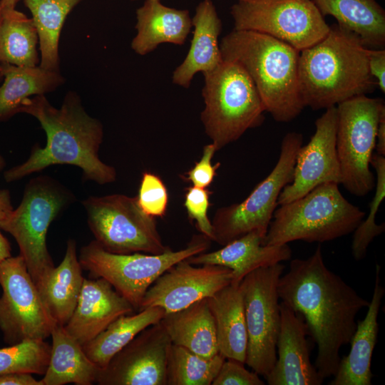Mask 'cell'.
<instances>
[{
  "instance_id": "obj_1",
  "label": "cell",
  "mask_w": 385,
  "mask_h": 385,
  "mask_svg": "<svg viewBox=\"0 0 385 385\" xmlns=\"http://www.w3.org/2000/svg\"><path fill=\"white\" fill-rule=\"evenodd\" d=\"M281 302L300 314L309 335L317 345L314 363L324 380L336 373L340 349L349 344L356 327V318L369 302L325 265L322 247L307 259H294L279 277Z\"/></svg>"
},
{
  "instance_id": "obj_2",
  "label": "cell",
  "mask_w": 385,
  "mask_h": 385,
  "mask_svg": "<svg viewBox=\"0 0 385 385\" xmlns=\"http://www.w3.org/2000/svg\"><path fill=\"white\" fill-rule=\"evenodd\" d=\"M19 113L38 120L46 133V144L43 148L34 146L25 162L4 171L6 183L16 182L54 165L78 167L84 180L99 185L116 180L115 169L98 156L103 125L87 113L76 93H67L60 108L53 106L45 95L29 98L21 104Z\"/></svg>"
},
{
  "instance_id": "obj_3",
  "label": "cell",
  "mask_w": 385,
  "mask_h": 385,
  "mask_svg": "<svg viewBox=\"0 0 385 385\" xmlns=\"http://www.w3.org/2000/svg\"><path fill=\"white\" fill-rule=\"evenodd\" d=\"M369 48L338 24L326 36L300 51L299 79L304 106L327 109L372 92L376 83L368 65Z\"/></svg>"
},
{
  "instance_id": "obj_4",
  "label": "cell",
  "mask_w": 385,
  "mask_h": 385,
  "mask_svg": "<svg viewBox=\"0 0 385 385\" xmlns=\"http://www.w3.org/2000/svg\"><path fill=\"white\" fill-rule=\"evenodd\" d=\"M220 48L222 60L245 69L274 120L287 123L302 113L299 51L267 34L235 29L222 38Z\"/></svg>"
},
{
  "instance_id": "obj_5",
  "label": "cell",
  "mask_w": 385,
  "mask_h": 385,
  "mask_svg": "<svg viewBox=\"0 0 385 385\" xmlns=\"http://www.w3.org/2000/svg\"><path fill=\"white\" fill-rule=\"evenodd\" d=\"M337 183H322L304 196L276 208L262 244L302 240L324 242L353 232L365 212L349 202Z\"/></svg>"
},
{
  "instance_id": "obj_6",
  "label": "cell",
  "mask_w": 385,
  "mask_h": 385,
  "mask_svg": "<svg viewBox=\"0 0 385 385\" xmlns=\"http://www.w3.org/2000/svg\"><path fill=\"white\" fill-rule=\"evenodd\" d=\"M76 200L57 180L48 175L34 177L25 186L19 206L1 224V230L15 239L41 296L55 268L46 245L48 227Z\"/></svg>"
},
{
  "instance_id": "obj_7",
  "label": "cell",
  "mask_w": 385,
  "mask_h": 385,
  "mask_svg": "<svg viewBox=\"0 0 385 385\" xmlns=\"http://www.w3.org/2000/svg\"><path fill=\"white\" fill-rule=\"evenodd\" d=\"M202 75L205 107L200 119L217 151L262 125L265 110L252 81L238 63L222 60Z\"/></svg>"
},
{
  "instance_id": "obj_8",
  "label": "cell",
  "mask_w": 385,
  "mask_h": 385,
  "mask_svg": "<svg viewBox=\"0 0 385 385\" xmlns=\"http://www.w3.org/2000/svg\"><path fill=\"white\" fill-rule=\"evenodd\" d=\"M210 242L202 234L194 235L183 249L153 255L112 253L93 240L81 248L78 260L82 269L108 281L138 312L145 294L158 277L181 260L205 252Z\"/></svg>"
},
{
  "instance_id": "obj_9",
  "label": "cell",
  "mask_w": 385,
  "mask_h": 385,
  "mask_svg": "<svg viewBox=\"0 0 385 385\" xmlns=\"http://www.w3.org/2000/svg\"><path fill=\"white\" fill-rule=\"evenodd\" d=\"M336 148L341 183L351 195L362 197L375 187L370 162L378 123L385 113L383 99L360 95L339 103Z\"/></svg>"
},
{
  "instance_id": "obj_10",
  "label": "cell",
  "mask_w": 385,
  "mask_h": 385,
  "mask_svg": "<svg viewBox=\"0 0 385 385\" xmlns=\"http://www.w3.org/2000/svg\"><path fill=\"white\" fill-rule=\"evenodd\" d=\"M303 135L287 133L281 143L278 160L270 173L241 202L218 208L211 221L213 240L220 245L252 231L266 235L283 188L293 178L295 159Z\"/></svg>"
},
{
  "instance_id": "obj_11",
  "label": "cell",
  "mask_w": 385,
  "mask_h": 385,
  "mask_svg": "<svg viewBox=\"0 0 385 385\" xmlns=\"http://www.w3.org/2000/svg\"><path fill=\"white\" fill-rule=\"evenodd\" d=\"M82 205L94 240L104 250L116 254L158 255L170 249L163 242L155 218L142 210L136 197L89 196Z\"/></svg>"
},
{
  "instance_id": "obj_12",
  "label": "cell",
  "mask_w": 385,
  "mask_h": 385,
  "mask_svg": "<svg viewBox=\"0 0 385 385\" xmlns=\"http://www.w3.org/2000/svg\"><path fill=\"white\" fill-rule=\"evenodd\" d=\"M284 266L277 263L259 267L240 283L247 333L245 364L265 377L277 359L280 329V302L277 292Z\"/></svg>"
},
{
  "instance_id": "obj_13",
  "label": "cell",
  "mask_w": 385,
  "mask_h": 385,
  "mask_svg": "<svg viewBox=\"0 0 385 385\" xmlns=\"http://www.w3.org/2000/svg\"><path fill=\"white\" fill-rule=\"evenodd\" d=\"M234 29L271 36L301 51L329 30L312 0H248L232 5Z\"/></svg>"
},
{
  "instance_id": "obj_14",
  "label": "cell",
  "mask_w": 385,
  "mask_h": 385,
  "mask_svg": "<svg viewBox=\"0 0 385 385\" xmlns=\"http://www.w3.org/2000/svg\"><path fill=\"white\" fill-rule=\"evenodd\" d=\"M0 331L9 346L51 337L56 322L23 257L0 261Z\"/></svg>"
},
{
  "instance_id": "obj_15",
  "label": "cell",
  "mask_w": 385,
  "mask_h": 385,
  "mask_svg": "<svg viewBox=\"0 0 385 385\" xmlns=\"http://www.w3.org/2000/svg\"><path fill=\"white\" fill-rule=\"evenodd\" d=\"M171 344L160 322L146 327L100 369L96 384L167 385V361Z\"/></svg>"
},
{
  "instance_id": "obj_16",
  "label": "cell",
  "mask_w": 385,
  "mask_h": 385,
  "mask_svg": "<svg viewBox=\"0 0 385 385\" xmlns=\"http://www.w3.org/2000/svg\"><path fill=\"white\" fill-rule=\"evenodd\" d=\"M232 280V272L226 267L195 266L185 259L158 277L145 294L139 310L158 307L165 313L176 312L212 296Z\"/></svg>"
},
{
  "instance_id": "obj_17",
  "label": "cell",
  "mask_w": 385,
  "mask_h": 385,
  "mask_svg": "<svg viewBox=\"0 0 385 385\" xmlns=\"http://www.w3.org/2000/svg\"><path fill=\"white\" fill-rule=\"evenodd\" d=\"M325 110L315 121V132L309 142L298 150L292 180L282 190L278 205L300 198L322 183H341L336 148L337 107Z\"/></svg>"
},
{
  "instance_id": "obj_18",
  "label": "cell",
  "mask_w": 385,
  "mask_h": 385,
  "mask_svg": "<svg viewBox=\"0 0 385 385\" xmlns=\"http://www.w3.org/2000/svg\"><path fill=\"white\" fill-rule=\"evenodd\" d=\"M277 359L265 377L269 385H321L324 379L310 361L307 326L302 316L280 302Z\"/></svg>"
},
{
  "instance_id": "obj_19",
  "label": "cell",
  "mask_w": 385,
  "mask_h": 385,
  "mask_svg": "<svg viewBox=\"0 0 385 385\" xmlns=\"http://www.w3.org/2000/svg\"><path fill=\"white\" fill-rule=\"evenodd\" d=\"M134 311L132 304L103 278H84L76 307L63 327L83 346L118 317Z\"/></svg>"
},
{
  "instance_id": "obj_20",
  "label": "cell",
  "mask_w": 385,
  "mask_h": 385,
  "mask_svg": "<svg viewBox=\"0 0 385 385\" xmlns=\"http://www.w3.org/2000/svg\"><path fill=\"white\" fill-rule=\"evenodd\" d=\"M265 235L258 231L250 232L223 245L217 250L201 252L191 256L187 261L195 265H215L226 267L232 272V284H240L253 270L270 266L292 257V250L287 245H265Z\"/></svg>"
},
{
  "instance_id": "obj_21",
  "label": "cell",
  "mask_w": 385,
  "mask_h": 385,
  "mask_svg": "<svg viewBox=\"0 0 385 385\" xmlns=\"http://www.w3.org/2000/svg\"><path fill=\"white\" fill-rule=\"evenodd\" d=\"M380 270L376 264L374 287L366 314L363 320L356 321L349 353L341 358L329 385H371V358L377 342L379 312L385 293L380 282Z\"/></svg>"
},
{
  "instance_id": "obj_22",
  "label": "cell",
  "mask_w": 385,
  "mask_h": 385,
  "mask_svg": "<svg viewBox=\"0 0 385 385\" xmlns=\"http://www.w3.org/2000/svg\"><path fill=\"white\" fill-rule=\"evenodd\" d=\"M193 36L183 61L173 73V83L188 88L195 75L209 72L222 61L218 41L222 21L212 0H203L192 19Z\"/></svg>"
},
{
  "instance_id": "obj_23",
  "label": "cell",
  "mask_w": 385,
  "mask_h": 385,
  "mask_svg": "<svg viewBox=\"0 0 385 385\" xmlns=\"http://www.w3.org/2000/svg\"><path fill=\"white\" fill-rule=\"evenodd\" d=\"M136 20L131 48L140 56L162 43L184 44L192 27L188 10L167 6L161 0H145L136 10Z\"/></svg>"
},
{
  "instance_id": "obj_24",
  "label": "cell",
  "mask_w": 385,
  "mask_h": 385,
  "mask_svg": "<svg viewBox=\"0 0 385 385\" xmlns=\"http://www.w3.org/2000/svg\"><path fill=\"white\" fill-rule=\"evenodd\" d=\"M219 353L225 359L245 364L247 333L240 284L230 283L207 297Z\"/></svg>"
},
{
  "instance_id": "obj_25",
  "label": "cell",
  "mask_w": 385,
  "mask_h": 385,
  "mask_svg": "<svg viewBox=\"0 0 385 385\" xmlns=\"http://www.w3.org/2000/svg\"><path fill=\"white\" fill-rule=\"evenodd\" d=\"M172 344L206 358L219 353L215 323L207 299L165 313L160 321Z\"/></svg>"
},
{
  "instance_id": "obj_26",
  "label": "cell",
  "mask_w": 385,
  "mask_h": 385,
  "mask_svg": "<svg viewBox=\"0 0 385 385\" xmlns=\"http://www.w3.org/2000/svg\"><path fill=\"white\" fill-rule=\"evenodd\" d=\"M48 368L41 381L43 385H91L96 384L100 369L86 356L82 346L64 327L54 326Z\"/></svg>"
},
{
  "instance_id": "obj_27",
  "label": "cell",
  "mask_w": 385,
  "mask_h": 385,
  "mask_svg": "<svg viewBox=\"0 0 385 385\" xmlns=\"http://www.w3.org/2000/svg\"><path fill=\"white\" fill-rule=\"evenodd\" d=\"M321 14L356 34L369 48H384L385 11L376 0H312Z\"/></svg>"
},
{
  "instance_id": "obj_28",
  "label": "cell",
  "mask_w": 385,
  "mask_h": 385,
  "mask_svg": "<svg viewBox=\"0 0 385 385\" xmlns=\"http://www.w3.org/2000/svg\"><path fill=\"white\" fill-rule=\"evenodd\" d=\"M4 65V82L0 86V122L19 113L26 99L53 91L64 83L59 71L47 70L39 65Z\"/></svg>"
},
{
  "instance_id": "obj_29",
  "label": "cell",
  "mask_w": 385,
  "mask_h": 385,
  "mask_svg": "<svg viewBox=\"0 0 385 385\" xmlns=\"http://www.w3.org/2000/svg\"><path fill=\"white\" fill-rule=\"evenodd\" d=\"M77 256L76 242L69 239L60 265L49 276L42 294L44 302L55 322L65 326L76 307L84 277Z\"/></svg>"
},
{
  "instance_id": "obj_30",
  "label": "cell",
  "mask_w": 385,
  "mask_h": 385,
  "mask_svg": "<svg viewBox=\"0 0 385 385\" xmlns=\"http://www.w3.org/2000/svg\"><path fill=\"white\" fill-rule=\"evenodd\" d=\"M164 309L150 307L122 315L111 322L103 332L82 346L88 359L100 369L106 366L113 356L146 327L159 322Z\"/></svg>"
},
{
  "instance_id": "obj_31",
  "label": "cell",
  "mask_w": 385,
  "mask_h": 385,
  "mask_svg": "<svg viewBox=\"0 0 385 385\" xmlns=\"http://www.w3.org/2000/svg\"><path fill=\"white\" fill-rule=\"evenodd\" d=\"M83 0H23L37 31L41 52L39 66L59 71L58 43L64 21Z\"/></svg>"
},
{
  "instance_id": "obj_32",
  "label": "cell",
  "mask_w": 385,
  "mask_h": 385,
  "mask_svg": "<svg viewBox=\"0 0 385 385\" xmlns=\"http://www.w3.org/2000/svg\"><path fill=\"white\" fill-rule=\"evenodd\" d=\"M38 37L32 19L13 10L2 11L0 22V63L36 66Z\"/></svg>"
},
{
  "instance_id": "obj_33",
  "label": "cell",
  "mask_w": 385,
  "mask_h": 385,
  "mask_svg": "<svg viewBox=\"0 0 385 385\" xmlns=\"http://www.w3.org/2000/svg\"><path fill=\"white\" fill-rule=\"evenodd\" d=\"M225 358H211L172 344L168 355L167 385H212Z\"/></svg>"
},
{
  "instance_id": "obj_34",
  "label": "cell",
  "mask_w": 385,
  "mask_h": 385,
  "mask_svg": "<svg viewBox=\"0 0 385 385\" xmlns=\"http://www.w3.org/2000/svg\"><path fill=\"white\" fill-rule=\"evenodd\" d=\"M51 345L44 340H27L0 349V374L24 372L43 375Z\"/></svg>"
},
{
  "instance_id": "obj_35",
  "label": "cell",
  "mask_w": 385,
  "mask_h": 385,
  "mask_svg": "<svg viewBox=\"0 0 385 385\" xmlns=\"http://www.w3.org/2000/svg\"><path fill=\"white\" fill-rule=\"evenodd\" d=\"M370 165L376 174L375 193L369 202V212L366 219L362 220L353 232L351 253L353 257L359 261L366 257L367 248L373 240L385 230L384 222L376 223V216L379 207L385 196V157L373 154Z\"/></svg>"
},
{
  "instance_id": "obj_36",
  "label": "cell",
  "mask_w": 385,
  "mask_h": 385,
  "mask_svg": "<svg viewBox=\"0 0 385 385\" xmlns=\"http://www.w3.org/2000/svg\"><path fill=\"white\" fill-rule=\"evenodd\" d=\"M137 201L142 210L153 217L165 215L168 205V192L162 179L145 171L140 180Z\"/></svg>"
},
{
  "instance_id": "obj_37",
  "label": "cell",
  "mask_w": 385,
  "mask_h": 385,
  "mask_svg": "<svg viewBox=\"0 0 385 385\" xmlns=\"http://www.w3.org/2000/svg\"><path fill=\"white\" fill-rule=\"evenodd\" d=\"M211 192L207 188L190 186L186 189L184 206L188 217L195 222L199 232L210 241L213 240L212 222L207 216Z\"/></svg>"
},
{
  "instance_id": "obj_38",
  "label": "cell",
  "mask_w": 385,
  "mask_h": 385,
  "mask_svg": "<svg viewBox=\"0 0 385 385\" xmlns=\"http://www.w3.org/2000/svg\"><path fill=\"white\" fill-rule=\"evenodd\" d=\"M255 371L245 369L239 361L225 359L212 385H264Z\"/></svg>"
},
{
  "instance_id": "obj_39",
  "label": "cell",
  "mask_w": 385,
  "mask_h": 385,
  "mask_svg": "<svg viewBox=\"0 0 385 385\" xmlns=\"http://www.w3.org/2000/svg\"><path fill=\"white\" fill-rule=\"evenodd\" d=\"M213 144L209 143L203 147L202 156L195 165L185 173V180L190 182L192 186L207 188L217 175L220 163L212 165V160L216 152Z\"/></svg>"
},
{
  "instance_id": "obj_40",
  "label": "cell",
  "mask_w": 385,
  "mask_h": 385,
  "mask_svg": "<svg viewBox=\"0 0 385 385\" xmlns=\"http://www.w3.org/2000/svg\"><path fill=\"white\" fill-rule=\"evenodd\" d=\"M13 210L10 191L7 189H0V261L11 256V245L2 234L1 224Z\"/></svg>"
},
{
  "instance_id": "obj_41",
  "label": "cell",
  "mask_w": 385,
  "mask_h": 385,
  "mask_svg": "<svg viewBox=\"0 0 385 385\" xmlns=\"http://www.w3.org/2000/svg\"><path fill=\"white\" fill-rule=\"evenodd\" d=\"M368 65L369 72L381 92H385V50L369 48Z\"/></svg>"
},
{
  "instance_id": "obj_42",
  "label": "cell",
  "mask_w": 385,
  "mask_h": 385,
  "mask_svg": "<svg viewBox=\"0 0 385 385\" xmlns=\"http://www.w3.org/2000/svg\"><path fill=\"white\" fill-rule=\"evenodd\" d=\"M0 385H43L41 380L36 379L32 374L12 372L0 374Z\"/></svg>"
},
{
  "instance_id": "obj_43",
  "label": "cell",
  "mask_w": 385,
  "mask_h": 385,
  "mask_svg": "<svg viewBox=\"0 0 385 385\" xmlns=\"http://www.w3.org/2000/svg\"><path fill=\"white\" fill-rule=\"evenodd\" d=\"M376 154L385 155V113L381 116L376 134Z\"/></svg>"
},
{
  "instance_id": "obj_44",
  "label": "cell",
  "mask_w": 385,
  "mask_h": 385,
  "mask_svg": "<svg viewBox=\"0 0 385 385\" xmlns=\"http://www.w3.org/2000/svg\"><path fill=\"white\" fill-rule=\"evenodd\" d=\"M20 1L21 0H0L2 11L15 9L16 4Z\"/></svg>"
},
{
  "instance_id": "obj_45",
  "label": "cell",
  "mask_w": 385,
  "mask_h": 385,
  "mask_svg": "<svg viewBox=\"0 0 385 385\" xmlns=\"http://www.w3.org/2000/svg\"><path fill=\"white\" fill-rule=\"evenodd\" d=\"M1 16H2V9L0 5V22L1 20ZM4 65L3 63H0V81L4 78Z\"/></svg>"
},
{
  "instance_id": "obj_46",
  "label": "cell",
  "mask_w": 385,
  "mask_h": 385,
  "mask_svg": "<svg viewBox=\"0 0 385 385\" xmlns=\"http://www.w3.org/2000/svg\"><path fill=\"white\" fill-rule=\"evenodd\" d=\"M5 166H6V161L4 158L0 155V171L3 170Z\"/></svg>"
},
{
  "instance_id": "obj_47",
  "label": "cell",
  "mask_w": 385,
  "mask_h": 385,
  "mask_svg": "<svg viewBox=\"0 0 385 385\" xmlns=\"http://www.w3.org/2000/svg\"><path fill=\"white\" fill-rule=\"evenodd\" d=\"M133 1H138V0H133ZM239 1H248V0H239Z\"/></svg>"
}]
</instances>
